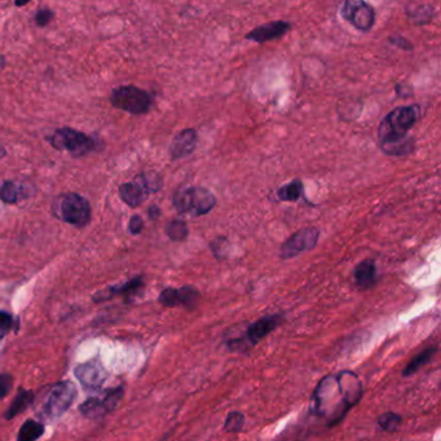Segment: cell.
I'll return each mask as SVG.
<instances>
[{"label": "cell", "instance_id": "1", "mask_svg": "<svg viewBox=\"0 0 441 441\" xmlns=\"http://www.w3.org/2000/svg\"><path fill=\"white\" fill-rule=\"evenodd\" d=\"M363 382L351 371L323 377L312 396V413L329 427L338 425L363 397Z\"/></svg>", "mask_w": 441, "mask_h": 441}, {"label": "cell", "instance_id": "2", "mask_svg": "<svg viewBox=\"0 0 441 441\" xmlns=\"http://www.w3.org/2000/svg\"><path fill=\"white\" fill-rule=\"evenodd\" d=\"M421 106L406 105L390 111L378 127V145L383 153L394 157L406 156L414 148L409 131L421 118Z\"/></svg>", "mask_w": 441, "mask_h": 441}, {"label": "cell", "instance_id": "3", "mask_svg": "<svg viewBox=\"0 0 441 441\" xmlns=\"http://www.w3.org/2000/svg\"><path fill=\"white\" fill-rule=\"evenodd\" d=\"M284 321V316L280 313L263 316L255 323L249 325L244 335L227 340L225 342L227 348L230 352L246 354L249 349H251L252 347L259 344L263 339L267 338L271 333L276 330Z\"/></svg>", "mask_w": 441, "mask_h": 441}, {"label": "cell", "instance_id": "4", "mask_svg": "<svg viewBox=\"0 0 441 441\" xmlns=\"http://www.w3.org/2000/svg\"><path fill=\"white\" fill-rule=\"evenodd\" d=\"M173 206L180 215H190L193 218L211 213L216 206V197L202 187H184L173 196Z\"/></svg>", "mask_w": 441, "mask_h": 441}, {"label": "cell", "instance_id": "5", "mask_svg": "<svg viewBox=\"0 0 441 441\" xmlns=\"http://www.w3.org/2000/svg\"><path fill=\"white\" fill-rule=\"evenodd\" d=\"M111 104L131 114H145L151 106V96L137 87L122 86L111 94Z\"/></svg>", "mask_w": 441, "mask_h": 441}, {"label": "cell", "instance_id": "6", "mask_svg": "<svg viewBox=\"0 0 441 441\" xmlns=\"http://www.w3.org/2000/svg\"><path fill=\"white\" fill-rule=\"evenodd\" d=\"M51 144L56 149L66 150L71 156H85L95 149V142L83 132L75 131L73 128L63 127L56 131L51 137Z\"/></svg>", "mask_w": 441, "mask_h": 441}, {"label": "cell", "instance_id": "7", "mask_svg": "<svg viewBox=\"0 0 441 441\" xmlns=\"http://www.w3.org/2000/svg\"><path fill=\"white\" fill-rule=\"evenodd\" d=\"M77 397V388L70 380L56 383L51 388L47 402L43 406V414L48 418H58L66 413Z\"/></svg>", "mask_w": 441, "mask_h": 441}, {"label": "cell", "instance_id": "8", "mask_svg": "<svg viewBox=\"0 0 441 441\" xmlns=\"http://www.w3.org/2000/svg\"><path fill=\"white\" fill-rule=\"evenodd\" d=\"M61 219L75 227H85L91 219V206L86 198L70 193L65 194L58 204Z\"/></svg>", "mask_w": 441, "mask_h": 441}, {"label": "cell", "instance_id": "9", "mask_svg": "<svg viewBox=\"0 0 441 441\" xmlns=\"http://www.w3.org/2000/svg\"><path fill=\"white\" fill-rule=\"evenodd\" d=\"M123 394H125L123 387H114L99 396L89 397L86 402L80 405L79 410L85 417L99 419L111 413V410L116 409L118 402L122 400Z\"/></svg>", "mask_w": 441, "mask_h": 441}, {"label": "cell", "instance_id": "10", "mask_svg": "<svg viewBox=\"0 0 441 441\" xmlns=\"http://www.w3.org/2000/svg\"><path fill=\"white\" fill-rule=\"evenodd\" d=\"M342 17L360 32H371L375 23V11L363 0H347L342 7Z\"/></svg>", "mask_w": 441, "mask_h": 441}, {"label": "cell", "instance_id": "11", "mask_svg": "<svg viewBox=\"0 0 441 441\" xmlns=\"http://www.w3.org/2000/svg\"><path fill=\"white\" fill-rule=\"evenodd\" d=\"M318 237L320 230L316 227L299 229L281 246V258L285 260L292 259L304 251L315 249L318 242Z\"/></svg>", "mask_w": 441, "mask_h": 441}, {"label": "cell", "instance_id": "12", "mask_svg": "<svg viewBox=\"0 0 441 441\" xmlns=\"http://www.w3.org/2000/svg\"><path fill=\"white\" fill-rule=\"evenodd\" d=\"M159 303L165 307H184L193 311L201 300V292L194 286H182L179 289L167 287L159 294Z\"/></svg>", "mask_w": 441, "mask_h": 441}, {"label": "cell", "instance_id": "13", "mask_svg": "<svg viewBox=\"0 0 441 441\" xmlns=\"http://www.w3.org/2000/svg\"><path fill=\"white\" fill-rule=\"evenodd\" d=\"M75 377L87 390H99L106 380L108 371H105L103 363L99 359H91L78 365L75 369Z\"/></svg>", "mask_w": 441, "mask_h": 441}, {"label": "cell", "instance_id": "14", "mask_svg": "<svg viewBox=\"0 0 441 441\" xmlns=\"http://www.w3.org/2000/svg\"><path fill=\"white\" fill-rule=\"evenodd\" d=\"M292 25L289 24L287 21H271L268 24L260 25L258 27L252 29L251 32H249L244 38L247 40H251V42H256V43H266L269 40L278 39L281 37H284L286 32L290 30Z\"/></svg>", "mask_w": 441, "mask_h": 441}, {"label": "cell", "instance_id": "15", "mask_svg": "<svg viewBox=\"0 0 441 441\" xmlns=\"http://www.w3.org/2000/svg\"><path fill=\"white\" fill-rule=\"evenodd\" d=\"M198 135L194 128L182 130L173 137L170 147L171 159L176 161L180 158L188 157L197 148Z\"/></svg>", "mask_w": 441, "mask_h": 441}, {"label": "cell", "instance_id": "16", "mask_svg": "<svg viewBox=\"0 0 441 441\" xmlns=\"http://www.w3.org/2000/svg\"><path fill=\"white\" fill-rule=\"evenodd\" d=\"M355 284L360 290H369L378 281L377 264L373 259H365L354 271Z\"/></svg>", "mask_w": 441, "mask_h": 441}, {"label": "cell", "instance_id": "17", "mask_svg": "<svg viewBox=\"0 0 441 441\" xmlns=\"http://www.w3.org/2000/svg\"><path fill=\"white\" fill-rule=\"evenodd\" d=\"M119 194L127 205L131 206V207H137L145 201V198L148 196V192L144 190L142 184L135 179L134 182L122 184L119 188Z\"/></svg>", "mask_w": 441, "mask_h": 441}, {"label": "cell", "instance_id": "18", "mask_svg": "<svg viewBox=\"0 0 441 441\" xmlns=\"http://www.w3.org/2000/svg\"><path fill=\"white\" fill-rule=\"evenodd\" d=\"M437 352V347L431 346L423 349L422 352H419L418 355L414 356L409 363L406 364V366L402 371V377H410L413 374H416L419 369H422L425 365L430 363L433 359L435 354Z\"/></svg>", "mask_w": 441, "mask_h": 441}, {"label": "cell", "instance_id": "19", "mask_svg": "<svg viewBox=\"0 0 441 441\" xmlns=\"http://www.w3.org/2000/svg\"><path fill=\"white\" fill-rule=\"evenodd\" d=\"M34 402V394L32 391H27V390H20L17 392L15 399L12 404L9 405L8 410L6 411L4 417L7 419H12V418L16 417L20 413H23L25 410L27 409Z\"/></svg>", "mask_w": 441, "mask_h": 441}, {"label": "cell", "instance_id": "20", "mask_svg": "<svg viewBox=\"0 0 441 441\" xmlns=\"http://www.w3.org/2000/svg\"><path fill=\"white\" fill-rule=\"evenodd\" d=\"M142 286H144V282H142V277H137V278L128 281L127 284L122 285L120 287H111L108 292H104L103 294L101 292L97 294L94 299H96V302H101V300L109 299V298L117 295V294H123V295L137 294V292L142 290Z\"/></svg>", "mask_w": 441, "mask_h": 441}, {"label": "cell", "instance_id": "21", "mask_svg": "<svg viewBox=\"0 0 441 441\" xmlns=\"http://www.w3.org/2000/svg\"><path fill=\"white\" fill-rule=\"evenodd\" d=\"M26 196V187L15 182H6L0 188V198L6 204H17Z\"/></svg>", "mask_w": 441, "mask_h": 441}, {"label": "cell", "instance_id": "22", "mask_svg": "<svg viewBox=\"0 0 441 441\" xmlns=\"http://www.w3.org/2000/svg\"><path fill=\"white\" fill-rule=\"evenodd\" d=\"M303 193H304V185L299 179H295L277 190L278 199L284 202H295L302 198Z\"/></svg>", "mask_w": 441, "mask_h": 441}, {"label": "cell", "instance_id": "23", "mask_svg": "<svg viewBox=\"0 0 441 441\" xmlns=\"http://www.w3.org/2000/svg\"><path fill=\"white\" fill-rule=\"evenodd\" d=\"M44 433V426L34 419H27L21 426L17 441H37Z\"/></svg>", "mask_w": 441, "mask_h": 441}, {"label": "cell", "instance_id": "24", "mask_svg": "<svg viewBox=\"0 0 441 441\" xmlns=\"http://www.w3.org/2000/svg\"><path fill=\"white\" fill-rule=\"evenodd\" d=\"M402 417L399 413L386 411L377 419V425L385 433H396L402 426Z\"/></svg>", "mask_w": 441, "mask_h": 441}, {"label": "cell", "instance_id": "25", "mask_svg": "<svg viewBox=\"0 0 441 441\" xmlns=\"http://www.w3.org/2000/svg\"><path fill=\"white\" fill-rule=\"evenodd\" d=\"M166 235L173 241H185L190 235L188 224L184 220H171L166 225Z\"/></svg>", "mask_w": 441, "mask_h": 441}, {"label": "cell", "instance_id": "26", "mask_svg": "<svg viewBox=\"0 0 441 441\" xmlns=\"http://www.w3.org/2000/svg\"><path fill=\"white\" fill-rule=\"evenodd\" d=\"M244 423H246V418H244V413L240 410H233L225 418L223 428L225 433H238L244 430Z\"/></svg>", "mask_w": 441, "mask_h": 441}, {"label": "cell", "instance_id": "27", "mask_svg": "<svg viewBox=\"0 0 441 441\" xmlns=\"http://www.w3.org/2000/svg\"><path fill=\"white\" fill-rule=\"evenodd\" d=\"M136 180L142 184L148 194L156 193L162 188V178L156 173H142L136 178Z\"/></svg>", "mask_w": 441, "mask_h": 441}, {"label": "cell", "instance_id": "28", "mask_svg": "<svg viewBox=\"0 0 441 441\" xmlns=\"http://www.w3.org/2000/svg\"><path fill=\"white\" fill-rule=\"evenodd\" d=\"M409 18L417 25L428 24L433 17V6H419L417 9L408 11Z\"/></svg>", "mask_w": 441, "mask_h": 441}, {"label": "cell", "instance_id": "29", "mask_svg": "<svg viewBox=\"0 0 441 441\" xmlns=\"http://www.w3.org/2000/svg\"><path fill=\"white\" fill-rule=\"evenodd\" d=\"M13 326V317L8 312L0 311V340L8 334Z\"/></svg>", "mask_w": 441, "mask_h": 441}, {"label": "cell", "instance_id": "30", "mask_svg": "<svg viewBox=\"0 0 441 441\" xmlns=\"http://www.w3.org/2000/svg\"><path fill=\"white\" fill-rule=\"evenodd\" d=\"M13 385V379L9 374H0V400L9 394Z\"/></svg>", "mask_w": 441, "mask_h": 441}, {"label": "cell", "instance_id": "31", "mask_svg": "<svg viewBox=\"0 0 441 441\" xmlns=\"http://www.w3.org/2000/svg\"><path fill=\"white\" fill-rule=\"evenodd\" d=\"M52 17H54V13L49 9H39L37 16H35V21L39 26H46V25L49 24Z\"/></svg>", "mask_w": 441, "mask_h": 441}, {"label": "cell", "instance_id": "32", "mask_svg": "<svg viewBox=\"0 0 441 441\" xmlns=\"http://www.w3.org/2000/svg\"><path fill=\"white\" fill-rule=\"evenodd\" d=\"M142 228H144V221H142V216L134 215L130 220V232L132 235H139L142 233Z\"/></svg>", "mask_w": 441, "mask_h": 441}, {"label": "cell", "instance_id": "33", "mask_svg": "<svg viewBox=\"0 0 441 441\" xmlns=\"http://www.w3.org/2000/svg\"><path fill=\"white\" fill-rule=\"evenodd\" d=\"M388 42H390L391 44L396 46V47L402 48V49H405V51H410V49H413V46H411V43H410L409 40L404 39L402 37L390 38Z\"/></svg>", "mask_w": 441, "mask_h": 441}, {"label": "cell", "instance_id": "34", "mask_svg": "<svg viewBox=\"0 0 441 441\" xmlns=\"http://www.w3.org/2000/svg\"><path fill=\"white\" fill-rule=\"evenodd\" d=\"M161 216V210H159V207L156 205L151 206L149 209V218L150 219H153V220H156Z\"/></svg>", "mask_w": 441, "mask_h": 441}, {"label": "cell", "instance_id": "35", "mask_svg": "<svg viewBox=\"0 0 441 441\" xmlns=\"http://www.w3.org/2000/svg\"><path fill=\"white\" fill-rule=\"evenodd\" d=\"M3 66H4V57H1V56H0V69H1Z\"/></svg>", "mask_w": 441, "mask_h": 441}, {"label": "cell", "instance_id": "36", "mask_svg": "<svg viewBox=\"0 0 441 441\" xmlns=\"http://www.w3.org/2000/svg\"><path fill=\"white\" fill-rule=\"evenodd\" d=\"M3 156H4V149L0 147V158L3 157Z\"/></svg>", "mask_w": 441, "mask_h": 441}]
</instances>
